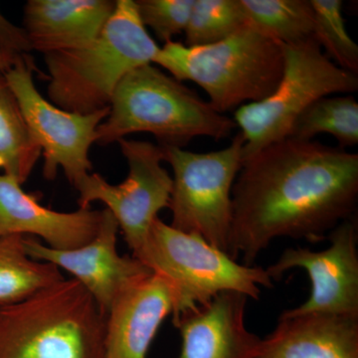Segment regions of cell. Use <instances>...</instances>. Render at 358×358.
Instances as JSON below:
<instances>
[{
  "instance_id": "cell-1",
  "label": "cell",
  "mask_w": 358,
  "mask_h": 358,
  "mask_svg": "<svg viewBox=\"0 0 358 358\" xmlns=\"http://www.w3.org/2000/svg\"><path fill=\"white\" fill-rule=\"evenodd\" d=\"M358 155L320 141L273 143L245 160L232 189L229 253L252 266L279 238L319 242L353 217Z\"/></svg>"
},
{
  "instance_id": "cell-2",
  "label": "cell",
  "mask_w": 358,
  "mask_h": 358,
  "mask_svg": "<svg viewBox=\"0 0 358 358\" xmlns=\"http://www.w3.org/2000/svg\"><path fill=\"white\" fill-rule=\"evenodd\" d=\"M159 49L141 23L136 1L117 0L114 13L95 39L44 55L49 100L74 114L108 109L122 80L136 68L152 64Z\"/></svg>"
},
{
  "instance_id": "cell-3",
  "label": "cell",
  "mask_w": 358,
  "mask_h": 358,
  "mask_svg": "<svg viewBox=\"0 0 358 358\" xmlns=\"http://www.w3.org/2000/svg\"><path fill=\"white\" fill-rule=\"evenodd\" d=\"M236 127L182 82L148 64L131 71L117 85L109 115L96 129V143L107 145L129 134L148 133L160 147L182 148L196 136L229 138Z\"/></svg>"
},
{
  "instance_id": "cell-4",
  "label": "cell",
  "mask_w": 358,
  "mask_h": 358,
  "mask_svg": "<svg viewBox=\"0 0 358 358\" xmlns=\"http://www.w3.org/2000/svg\"><path fill=\"white\" fill-rule=\"evenodd\" d=\"M152 64L178 81L199 85L211 107L224 115L272 94L284 72V47L248 23L217 43L167 42Z\"/></svg>"
},
{
  "instance_id": "cell-5",
  "label": "cell",
  "mask_w": 358,
  "mask_h": 358,
  "mask_svg": "<svg viewBox=\"0 0 358 358\" xmlns=\"http://www.w3.org/2000/svg\"><path fill=\"white\" fill-rule=\"evenodd\" d=\"M107 315L76 280L0 308V358H106Z\"/></svg>"
},
{
  "instance_id": "cell-6",
  "label": "cell",
  "mask_w": 358,
  "mask_h": 358,
  "mask_svg": "<svg viewBox=\"0 0 358 358\" xmlns=\"http://www.w3.org/2000/svg\"><path fill=\"white\" fill-rule=\"evenodd\" d=\"M133 257L173 287V319L208 303L219 294L235 292L258 301L261 288L274 286L266 268L238 263L201 237L176 229L159 218Z\"/></svg>"
},
{
  "instance_id": "cell-7",
  "label": "cell",
  "mask_w": 358,
  "mask_h": 358,
  "mask_svg": "<svg viewBox=\"0 0 358 358\" xmlns=\"http://www.w3.org/2000/svg\"><path fill=\"white\" fill-rule=\"evenodd\" d=\"M284 72L272 94L238 108L233 121L243 136V162L289 138L294 122L315 101L358 90L357 75L334 64L317 40L282 45Z\"/></svg>"
},
{
  "instance_id": "cell-8",
  "label": "cell",
  "mask_w": 358,
  "mask_h": 358,
  "mask_svg": "<svg viewBox=\"0 0 358 358\" xmlns=\"http://www.w3.org/2000/svg\"><path fill=\"white\" fill-rule=\"evenodd\" d=\"M244 145L239 131L227 148L216 152L199 154L162 147L173 171L171 225L229 255L232 189L243 164Z\"/></svg>"
},
{
  "instance_id": "cell-9",
  "label": "cell",
  "mask_w": 358,
  "mask_h": 358,
  "mask_svg": "<svg viewBox=\"0 0 358 358\" xmlns=\"http://www.w3.org/2000/svg\"><path fill=\"white\" fill-rule=\"evenodd\" d=\"M128 162L129 174L120 185H110L98 173H89L75 188L80 208L102 202L113 214L124 239L134 253L145 244L152 224L169 208L173 178L162 166L164 150L150 141H117Z\"/></svg>"
},
{
  "instance_id": "cell-10",
  "label": "cell",
  "mask_w": 358,
  "mask_h": 358,
  "mask_svg": "<svg viewBox=\"0 0 358 358\" xmlns=\"http://www.w3.org/2000/svg\"><path fill=\"white\" fill-rule=\"evenodd\" d=\"M32 58L22 59L4 73L17 99L33 140L43 155V176L54 180L59 169L73 186L92 171L90 148L96 143V129L108 117L110 108L89 115L74 114L58 108L39 93Z\"/></svg>"
},
{
  "instance_id": "cell-11",
  "label": "cell",
  "mask_w": 358,
  "mask_h": 358,
  "mask_svg": "<svg viewBox=\"0 0 358 358\" xmlns=\"http://www.w3.org/2000/svg\"><path fill=\"white\" fill-rule=\"evenodd\" d=\"M327 249L288 248L266 268L271 279L280 280L292 268H303L312 284L310 296L289 315L331 313L358 317L357 224L346 219L327 235Z\"/></svg>"
},
{
  "instance_id": "cell-12",
  "label": "cell",
  "mask_w": 358,
  "mask_h": 358,
  "mask_svg": "<svg viewBox=\"0 0 358 358\" xmlns=\"http://www.w3.org/2000/svg\"><path fill=\"white\" fill-rule=\"evenodd\" d=\"M119 225L107 209L103 210L98 233L89 243L72 250H55L34 237L24 236L26 253L41 262L67 271L79 282L106 315L124 289L152 271L134 257L117 252Z\"/></svg>"
},
{
  "instance_id": "cell-13",
  "label": "cell",
  "mask_w": 358,
  "mask_h": 358,
  "mask_svg": "<svg viewBox=\"0 0 358 358\" xmlns=\"http://www.w3.org/2000/svg\"><path fill=\"white\" fill-rule=\"evenodd\" d=\"M176 294L157 273L136 280L117 296L106 322V358H147L162 322L173 315Z\"/></svg>"
},
{
  "instance_id": "cell-14",
  "label": "cell",
  "mask_w": 358,
  "mask_h": 358,
  "mask_svg": "<svg viewBox=\"0 0 358 358\" xmlns=\"http://www.w3.org/2000/svg\"><path fill=\"white\" fill-rule=\"evenodd\" d=\"M103 210L79 208L58 212L40 204L15 179L0 176V237H39L55 250H72L89 243L102 222Z\"/></svg>"
},
{
  "instance_id": "cell-15",
  "label": "cell",
  "mask_w": 358,
  "mask_h": 358,
  "mask_svg": "<svg viewBox=\"0 0 358 358\" xmlns=\"http://www.w3.org/2000/svg\"><path fill=\"white\" fill-rule=\"evenodd\" d=\"M235 292L173 320L181 338L179 358H256L261 339L247 329V301Z\"/></svg>"
},
{
  "instance_id": "cell-16",
  "label": "cell",
  "mask_w": 358,
  "mask_h": 358,
  "mask_svg": "<svg viewBox=\"0 0 358 358\" xmlns=\"http://www.w3.org/2000/svg\"><path fill=\"white\" fill-rule=\"evenodd\" d=\"M256 358H358V317L282 313Z\"/></svg>"
},
{
  "instance_id": "cell-17",
  "label": "cell",
  "mask_w": 358,
  "mask_h": 358,
  "mask_svg": "<svg viewBox=\"0 0 358 358\" xmlns=\"http://www.w3.org/2000/svg\"><path fill=\"white\" fill-rule=\"evenodd\" d=\"M115 8L112 0H28L23 29L32 51L71 50L95 39Z\"/></svg>"
},
{
  "instance_id": "cell-18",
  "label": "cell",
  "mask_w": 358,
  "mask_h": 358,
  "mask_svg": "<svg viewBox=\"0 0 358 358\" xmlns=\"http://www.w3.org/2000/svg\"><path fill=\"white\" fill-rule=\"evenodd\" d=\"M24 236L0 237V308L14 305L62 281L60 268L26 253Z\"/></svg>"
},
{
  "instance_id": "cell-19",
  "label": "cell",
  "mask_w": 358,
  "mask_h": 358,
  "mask_svg": "<svg viewBox=\"0 0 358 358\" xmlns=\"http://www.w3.org/2000/svg\"><path fill=\"white\" fill-rule=\"evenodd\" d=\"M41 155L17 99L4 74H0V169L22 185Z\"/></svg>"
},
{
  "instance_id": "cell-20",
  "label": "cell",
  "mask_w": 358,
  "mask_h": 358,
  "mask_svg": "<svg viewBox=\"0 0 358 358\" xmlns=\"http://www.w3.org/2000/svg\"><path fill=\"white\" fill-rule=\"evenodd\" d=\"M250 24L282 45L313 38L310 0H241Z\"/></svg>"
},
{
  "instance_id": "cell-21",
  "label": "cell",
  "mask_w": 358,
  "mask_h": 358,
  "mask_svg": "<svg viewBox=\"0 0 358 358\" xmlns=\"http://www.w3.org/2000/svg\"><path fill=\"white\" fill-rule=\"evenodd\" d=\"M320 134L333 136L339 148L358 143V103L355 96H329L307 108L294 122L289 138L313 141Z\"/></svg>"
},
{
  "instance_id": "cell-22",
  "label": "cell",
  "mask_w": 358,
  "mask_h": 358,
  "mask_svg": "<svg viewBox=\"0 0 358 358\" xmlns=\"http://www.w3.org/2000/svg\"><path fill=\"white\" fill-rule=\"evenodd\" d=\"M248 23L241 0H195L185 31V45L217 43Z\"/></svg>"
},
{
  "instance_id": "cell-23",
  "label": "cell",
  "mask_w": 358,
  "mask_h": 358,
  "mask_svg": "<svg viewBox=\"0 0 358 358\" xmlns=\"http://www.w3.org/2000/svg\"><path fill=\"white\" fill-rule=\"evenodd\" d=\"M313 38L331 61L352 74L358 73V46L346 30L341 0H310Z\"/></svg>"
},
{
  "instance_id": "cell-24",
  "label": "cell",
  "mask_w": 358,
  "mask_h": 358,
  "mask_svg": "<svg viewBox=\"0 0 358 358\" xmlns=\"http://www.w3.org/2000/svg\"><path fill=\"white\" fill-rule=\"evenodd\" d=\"M195 0H138L141 23L164 44L185 31Z\"/></svg>"
},
{
  "instance_id": "cell-25",
  "label": "cell",
  "mask_w": 358,
  "mask_h": 358,
  "mask_svg": "<svg viewBox=\"0 0 358 358\" xmlns=\"http://www.w3.org/2000/svg\"><path fill=\"white\" fill-rule=\"evenodd\" d=\"M0 36L3 38L14 51L22 56H29L32 51L26 33L23 28L13 25L10 21L7 20L0 13Z\"/></svg>"
},
{
  "instance_id": "cell-26",
  "label": "cell",
  "mask_w": 358,
  "mask_h": 358,
  "mask_svg": "<svg viewBox=\"0 0 358 358\" xmlns=\"http://www.w3.org/2000/svg\"><path fill=\"white\" fill-rule=\"evenodd\" d=\"M29 56L20 55L0 36V74H4L22 59L29 57Z\"/></svg>"
}]
</instances>
